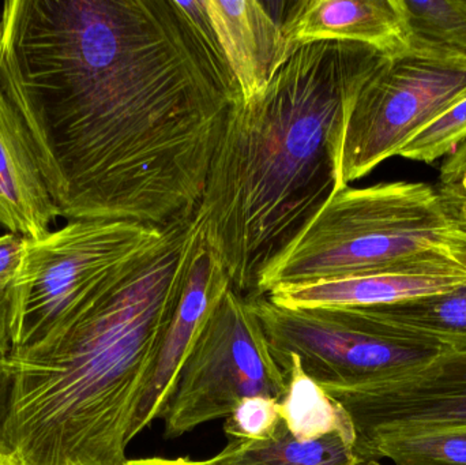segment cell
I'll use <instances>...</instances> for the list:
<instances>
[{
  "instance_id": "cell-1",
  "label": "cell",
  "mask_w": 466,
  "mask_h": 465,
  "mask_svg": "<svg viewBox=\"0 0 466 465\" xmlns=\"http://www.w3.org/2000/svg\"><path fill=\"white\" fill-rule=\"evenodd\" d=\"M0 87L59 216L160 229L196 215L241 98L202 0H8Z\"/></svg>"
},
{
  "instance_id": "cell-2",
  "label": "cell",
  "mask_w": 466,
  "mask_h": 465,
  "mask_svg": "<svg viewBox=\"0 0 466 465\" xmlns=\"http://www.w3.org/2000/svg\"><path fill=\"white\" fill-rule=\"evenodd\" d=\"M197 237L194 216L175 221L54 335L7 358L14 392L0 452L22 465H125Z\"/></svg>"
},
{
  "instance_id": "cell-3",
  "label": "cell",
  "mask_w": 466,
  "mask_h": 465,
  "mask_svg": "<svg viewBox=\"0 0 466 465\" xmlns=\"http://www.w3.org/2000/svg\"><path fill=\"white\" fill-rule=\"evenodd\" d=\"M380 55L339 41L296 46L262 95L233 106L194 221L244 299L339 193L345 101Z\"/></svg>"
},
{
  "instance_id": "cell-4",
  "label": "cell",
  "mask_w": 466,
  "mask_h": 465,
  "mask_svg": "<svg viewBox=\"0 0 466 465\" xmlns=\"http://www.w3.org/2000/svg\"><path fill=\"white\" fill-rule=\"evenodd\" d=\"M451 231L440 196L427 183L347 186L263 270L255 297L358 276L459 269L449 253Z\"/></svg>"
},
{
  "instance_id": "cell-5",
  "label": "cell",
  "mask_w": 466,
  "mask_h": 465,
  "mask_svg": "<svg viewBox=\"0 0 466 465\" xmlns=\"http://www.w3.org/2000/svg\"><path fill=\"white\" fill-rule=\"evenodd\" d=\"M247 302L274 359L298 355L304 371L341 407L466 343L397 324L374 308H287L266 297Z\"/></svg>"
},
{
  "instance_id": "cell-6",
  "label": "cell",
  "mask_w": 466,
  "mask_h": 465,
  "mask_svg": "<svg viewBox=\"0 0 466 465\" xmlns=\"http://www.w3.org/2000/svg\"><path fill=\"white\" fill-rule=\"evenodd\" d=\"M466 98V56L410 41L380 56L353 82L337 147L339 190L367 177L423 128Z\"/></svg>"
},
{
  "instance_id": "cell-7",
  "label": "cell",
  "mask_w": 466,
  "mask_h": 465,
  "mask_svg": "<svg viewBox=\"0 0 466 465\" xmlns=\"http://www.w3.org/2000/svg\"><path fill=\"white\" fill-rule=\"evenodd\" d=\"M164 229L74 220L43 239H29L8 305L10 355L54 335L117 270L157 248Z\"/></svg>"
},
{
  "instance_id": "cell-8",
  "label": "cell",
  "mask_w": 466,
  "mask_h": 465,
  "mask_svg": "<svg viewBox=\"0 0 466 465\" xmlns=\"http://www.w3.org/2000/svg\"><path fill=\"white\" fill-rule=\"evenodd\" d=\"M287 374L274 359L251 306L232 287L199 333L164 414V436L174 440L227 418L243 399L281 400Z\"/></svg>"
},
{
  "instance_id": "cell-9",
  "label": "cell",
  "mask_w": 466,
  "mask_h": 465,
  "mask_svg": "<svg viewBox=\"0 0 466 465\" xmlns=\"http://www.w3.org/2000/svg\"><path fill=\"white\" fill-rule=\"evenodd\" d=\"M342 409L355 426L356 453L380 440L466 429V343Z\"/></svg>"
},
{
  "instance_id": "cell-10",
  "label": "cell",
  "mask_w": 466,
  "mask_h": 465,
  "mask_svg": "<svg viewBox=\"0 0 466 465\" xmlns=\"http://www.w3.org/2000/svg\"><path fill=\"white\" fill-rule=\"evenodd\" d=\"M229 287L231 281L226 269L198 228L179 303L164 336L152 379L137 412L134 439L155 420H163L186 360L210 313Z\"/></svg>"
},
{
  "instance_id": "cell-11",
  "label": "cell",
  "mask_w": 466,
  "mask_h": 465,
  "mask_svg": "<svg viewBox=\"0 0 466 465\" xmlns=\"http://www.w3.org/2000/svg\"><path fill=\"white\" fill-rule=\"evenodd\" d=\"M288 7L281 26L293 48L339 41L370 46L382 56L410 51L402 0H303Z\"/></svg>"
},
{
  "instance_id": "cell-12",
  "label": "cell",
  "mask_w": 466,
  "mask_h": 465,
  "mask_svg": "<svg viewBox=\"0 0 466 465\" xmlns=\"http://www.w3.org/2000/svg\"><path fill=\"white\" fill-rule=\"evenodd\" d=\"M202 5L241 100L262 95L295 49L281 22L257 0H202Z\"/></svg>"
},
{
  "instance_id": "cell-13",
  "label": "cell",
  "mask_w": 466,
  "mask_h": 465,
  "mask_svg": "<svg viewBox=\"0 0 466 465\" xmlns=\"http://www.w3.org/2000/svg\"><path fill=\"white\" fill-rule=\"evenodd\" d=\"M57 216L29 130L0 87V227L40 240Z\"/></svg>"
},
{
  "instance_id": "cell-14",
  "label": "cell",
  "mask_w": 466,
  "mask_h": 465,
  "mask_svg": "<svg viewBox=\"0 0 466 465\" xmlns=\"http://www.w3.org/2000/svg\"><path fill=\"white\" fill-rule=\"evenodd\" d=\"M466 283L464 268L449 272H393L318 281L265 295L287 308H374L442 294Z\"/></svg>"
},
{
  "instance_id": "cell-15",
  "label": "cell",
  "mask_w": 466,
  "mask_h": 465,
  "mask_svg": "<svg viewBox=\"0 0 466 465\" xmlns=\"http://www.w3.org/2000/svg\"><path fill=\"white\" fill-rule=\"evenodd\" d=\"M287 374V392L279 400V415L287 430L300 441L341 434L356 445L355 426L348 412L331 399L301 366L295 354L276 358Z\"/></svg>"
},
{
  "instance_id": "cell-16",
  "label": "cell",
  "mask_w": 466,
  "mask_h": 465,
  "mask_svg": "<svg viewBox=\"0 0 466 465\" xmlns=\"http://www.w3.org/2000/svg\"><path fill=\"white\" fill-rule=\"evenodd\" d=\"M208 460L215 465H361L356 445L341 434L300 441L282 422L271 439L259 442L229 441L220 453Z\"/></svg>"
},
{
  "instance_id": "cell-17",
  "label": "cell",
  "mask_w": 466,
  "mask_h": 465,
  "mask_svg": "<svg viewBox=\"0 0 466 465\" xmlns=\"http://www.w3.org/2000/svg\"><path fill=\"white\" fill-rule=\"evenodd\" d=\"M360 463L466 465V429L380 440L358 452Z\"/></svg>"
},
{
  "instance_id": "cell-18",
  "label": "cell",
  "mask_w": 466,
  "mask_h": 465,
  "mask_svg": "<svg viewBox=\"0 0 466 465\" xmlns=\"http://www.w3.org/2000/svg\"><path fill=\"white\" fill-rule=\"evenodd\" d=\"M386 318L442 338L466 339V283L451 291L374 306Z\"/></svg>"
},
{
  "instance_id": "cell-19",
  "label": "cell",
  "mask_w": 466,
  "mask_h": 465,
  "mask_svg": "<svg viewBox=\"0 0 466 465\" xmlns=\"http://www.w3.org/2000/svg\"><path fill=\"white\" fill-rule=\"evenodd\" d=\"M410 41L466 56V0H402Z\"/></svg>"
},
{
  "instance_id": "cell-20",
  "label": "cell",
  "mask_w": 466,
  "mask_h": 465,
  "mask_svg": "<svg viewBox=\"0 0 466 465\" xmlns=\"http://www.w3.org/2000/svg\"><path fill=\"white\" fill-rule=\"evenodd\" d=\"M466 141V98L454 104L431 125L413 136L399 156L408 160L432 164L451 156Z\"/></svg>"
},
{
  "instance_id": "cell-21",
  "label": "cell",
  "mask_w": 466,
  "mask_h": 465,
  "mask_svg": "<svg viewBox=\"0 0 466 465\" xmlns=\"http://www.w3.org/2000/svg\"><path fill=\"white\" fill-rule=\"evenodd\" d=\"M281 422L279 400L254 396L243 399L226 418L224 433L229 441H266L276 434Z\"/></svg>"
},
{
  "instance_id": "cell-22",
  "label": "cell",
  "mask_w": 466,
  "mask_h": 465,
  "mask_svg": "<svg viewBox=\"0 0 466 465\" xmlns=\"http://www.w3.org/2000/svg\"><path fill=\"white\" fill-rule=\"evenodd\" d=\"M435 190L451 229L466 235V141L443 161Z\"/></svg>"
},
{
  "instance_id": "cell-23",
  "label": "cell",
  "mask_w": 466,
  "mask_h": 465,
  "mask_svg": "<svg viewBox=\"0 0 466 465\" xmlns=\"http://www.w3.org/2000/svg\"><path fill=\"white\" fill-rule=\"evenodd\" d=\"M29 239L18 234L0 237V306L10 305L16 276L26 256Z\"/></svg>"
},
{
  "instance_id": "cell-24",
  "label": "cell",
  "mask_w": 466,
  "mask_h": 465,
  "mask_svg": "<svg viewBox=\"0 0 466 465\" xmlns=\"http://www.w3.org/2000/svg\"><path fill=\"white\" fill-rule=\"evenodd\" d=\"M14 392V368L8 359H0V433L10 415Z\"/></svg>"
},
{
  "instance_id": "cell-25",
  "label": "cell",
  "mask_w": 466,
  "mask_h": 465,
  "mask_svg": "<svg viewBox=\"0 0 466 465\" xmlns=\"http://www.w3.org/2000/svg\"><path fill=\"white\" fill-rule=\"evenodd\" d=\"M448 248L451 258L466 270V235L451 229L448 235Z\"/></svg>"
},
{
  "instance_id": "cell-26",
  "label": "cell",
  "mask_w": 466,
  "mask_h": 465,
  "mask_svg": "<svg viewBox=\"0 0 466 465\" xmlns=\"http://www.w3.org/2000/svg\"><path fill=\"white\" fill-rule=\"evenodd\" d=\"M125 465H215L209 460H193L188 458L167 459V458H144L128 459Z\"/></svg>"
},
{
  "instance_id": "cell-27",
  "label": "cell",
  "mask_w": 466,
  "mask_h": 465,
  "mask_svg": "<svg viewBox=\"0 0 466 465\" xmlns=\"http://www.w3.org/2000/svg\"><path fill=\"white\" fill-rule=\"evenodd\" d=\"M10 333H8V308L0 306V359H7L10 355Z\"/></svg>"
},
{
  "instance_id": "cell-28",
  "label": "cell",
  "mask_w": 466,
  "mask_h": 465,
  "mask_svg": "<svg viewBox=\"0 0 466 465\" xmlns=\"http://www.w3.org/2000/svg\"><path fill=\"white\" fill-rule=\"evenodd\" d=\"M0 465H22L16 460L15 458H13L11 455H5V453L0 452Z\"/></svg>"
},
{
  "instance_id": "cell-29",
  "label": "cell",
  "mask_w": 466,
  "mask_h": 465,
  "mask_svg": "<svg viewBox=\"0 0 466 465\" xmlns=\"http://www.w3.org/2000/svg\"><path fill=\"white\" fill-rule=\"evenodd\" d=\"M361 465H383V464H380V461H370V463H364Z\"/></svg>"
}]
</instances>
